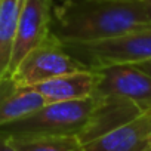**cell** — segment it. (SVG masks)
Instances as JSON below:
<instances>
[{
    "label": "cell",
    "instance_id": "obj_5",
    "mask_svg": "<svg viewBox=\"0 0 151 151\" xmlns=\"http://www.w3.org/2000/svg\"><path fill=\"white\" fill-rule=\"evenodd\" d=\"M99 83L93 96H117L133 102L142 113L151 111V76L135 64H114L93 68Z\"/></svg>",
    "mask_w": 151,
    "mask_h": 151
},
{
    "label": "cell",
    "instance_id": "obj_7",
    "mask_svg": "<svg viewBox=\"0 0 151 151\" xmlns=\"http://www.w3.org/2000/svg\"><path fill=\"white\" fill-rule=\"evenodd\" d=\"M139 114H142V111L127 99L117 96H95V105L89 122L79 135V139L85 145L130 122Z\"/></svg>",
    "mask_w": 151,
    "mask_h": 151
},
{
    "label": "cell",
    "instance_id": "obj_2",
    "mask_svg": "<svg viewBox=\"0 0 151 151\" xmlns=\"http://www.w3.org/2000/svg\"><path fill=\"white\" fill-rule=\"evenodd\" d=\"M62 46L73 58L88 68L151 61V22L110 39L65 42Z\"/></svg>",
    "mask_w": 151,
    "mask_h": 151
},
{
    "label": "cell",
    "instance_id": "obj_9",
    "mask_svg": "<svg viewBox=\"0 0 151 151\" xmlns=\"http://www.w3.org/2000/svg\"><path fill=\"white\" fill-rule=\"evenodd\" d=\"M99 83V73L93 68L62 74L50 80L30 86L40 93L46 104L92 98Z\"/></svg>",
    "mask_w": 151,
    "mask_h": 151
},
{
    "label": "cell",
    "instance_id": "obj_4",
    "mask_svg": "<svg viewBox=\"0 0 151 151\" xmlns=\"http://www.w3.org/2000/svg\"><path fill=\"white\" fill-rule=\"evenodd\" d=\"M91 70L73 58L50 33L37 47L25 55L9 77L17 86L30 88L68 73Z\"/></svg>",
    "mask_w": 151,
    "mask_h": 151
},
{
    "label": "cell",
    "instance_id": "obj_17",
    "mask_svg": "<svg viewBox=\"0 0 151 151\" xmlns=\"http://www.w3.org/2000/svg\"><path fill=\"white\" fill-rule=\"evenodd\" d=\"M150 145H151V141H150Z\"/></svg>",
    "mask_w": 151,
    "mask_h": 151
},
{
    "label": "cell",
    "instance_id": "obj_12",
    "mask_svg": "<svg viewBox=\"0 0 151 151\" xmlns=\"http://www.w3.org/2000/svg\"><path fill=\"white\" fill-rule=\"evenodd\" d=\"M18 151H85L76 135H27L9 136Z\"/></svg>",
    "mask_w": 151,
    "mask_h": 151
},
{
    "label": "cell",
    "instance_id": "obj_6",
    "mask_svg": "<svg viewBox=\"0 0 151 151\" xmlns=\"http://www.w3.org/2000/svg\"><path fill=\"white\" fill-rule=\"evenodd\" d=\"M52 12L53 0H25L24 2L18 18L9 76L25 58V55L37 47L50 34Z\"/></svg>",
    "mask_w": 151,
    "mask_h": 151
},
{
    "label": "cell",
    "instance_id": "obj_16",
    "mask_svg": "<svg viewBox=\"0 0 151 151\" xmlns=\"http://www.w3.org/2000/svg\"><path fill=\"white\" fill-rule=\"evenodd\" d=\"M145 151H151V145H150V147H148V148H147Z\"/></svg>",
    "mask_w": 151,
    "mask_h": 151
},
{
    "label": "cell",
    "instance_id": "obj_13",
    "mask_svg": "<svg viewBox=\"0 0 151 151\" xmlns=\"http://www.w3.org/2000/svg\"><path fill=\"white\" fill-rule=\"evenodd\" d=\"M0 151H18V150L14 147L9 136L0 133Z\"/></svg>",
    "mask_w": 151,
    "mask_h": 151
},
{
    "label": "cell",
    "instance_id": "obj_11",
    "mask_svg": "<svg viewBox=\"0 0 151 151\" xmlns=\"http://www.w3.org/2000/svg\"><path fill=\"white\" fill-rule=\"evenodd\" d=\"M25 0H0V80L9 76L17 25Z\"/></svg>",
    "mask_w": 151,
    "mask_h": 151
},
{
    "label": "cell",
    "instance_id": "obj_14",
    "mask_svg": "<svg viewBox=\"0 0 151 151\" xmlns=\"http://www.w3.org/2000/svg\"><path fill=\"white\" fill-rule=\"evenodd\" d=\"M139 70H142L144 73H147L148 76H151V61H145V62H138L135 64Z\"/></svg>",
    "mask_w": 151,
    "mask_h": 151
},
{
    "label": "cell",
    "instance_id": "obj_8",
    "mask_svg": "<svg viewBox=\"0 0 151 151\" xmlns=\"http://www.w3.org/2000/svg\"><path fill=\"white\" fill-rule=\"evenodd\" d=\"M151 141V111L83 145L85 151H145Z\"/></svg>",
    "mask_w": 151,
    "mask_h": 151
},
{
    "label": "cell",
    "instance_id": "obj_18",
    "mask_svg": "<svg viewBox=\"0 0 151 151\" xmlns=\"http://www.w3.org/2000/svg\"><path fill=\"white\" fill-rule=\"evenodd\" d=\"M61 2H62V0H61Z\"/></svg>",
    "mask_w": 151,
    "mask_h": 151
},
{
    "label": "cell",
    "instance_id": "obj_15",
    "mask_svg": "<svg viewBox=\"0 0 151 151\" xmlns=\"http://www.w3.org/2000/svg\"><path fill=\"white\" fill-rule=\"evenodd\" d=\"M141 3L144 6V11H145V15H147L148 21L151 22V0H141Z\"/></svg>",
    "mask_w": 151,
    "mask_h": 151
},
{
    "label": "cell",
    "instance_id": "obj_10",
    "mask_svg": "<svg viewBox=\"0 0 151 151\" xmlns=\"http://www.w3.org/2000/svg\"><path fill=\"white\" fill-rule=\"evenodd\" d=\"M45 104L33 88L17 86L9 76L0 80V127L37 111Z\"/></svg>",
    "mask_w": 151,
    "mask_h": 151
},
{
    "label": "cell",
    "instance_id": "obj_1",
    "mask_svg": "<svg viewBox=\"0 0 151 151\" xmlns=\"http://www.w3.org/2000/svg\"><path fill=\"white\" fill-rule=\"evenodd\" d=\"M150 24L141 0H62L53 5L50 33L62 43L95 42Z\"/></svg>",
    "mask_w": 151,
    "mask_h": 151
},
{
    "label": "cell",
    "instance_id": "obj_3",
    "mask_svg": "<svg viewBox=\"0 0 151 151\" xmlns=\"http://www.w3.org/2000/svg\"><path fill=\"white\" fill-rule=\"evenodd\" d=\"M95 105V96L45 104L37 111L5 124L0 133L6 136H27V135H76L79 136L86 127L91 113Z\"/></svg>",
    "mask_w": 151,
    "mask_h": 151
}]
</instances>
